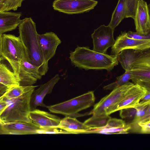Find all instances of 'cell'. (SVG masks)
<instances>
[{
    "mask_svg": "<svg viewBox=\"0 0 150 150\" xmlns=\"http://www.w3.org/2000/svg\"><path fill=\"white\" fill-rule=\"evenodd\" d=\"M70 54L69 58L73 64L86 70L105 69L110 71L118 63L117 55H109L86 47L77 46Z\"/></svg>",
    "mask_w": 150,
    "mask_h": 150,
    "instance_id": "1",
    "label": "cell"
},
{
    "mask_svg": "<svg viewBox=\"0 0 150 150\" xmlns=\"http://www.w3.org/2000/svg\"><path fill=\"white\" fill-rule=\"evenodd\" d=\"M18 27L19 36L26 52L27 61L39 67L41 75H45L48 71L43 65L35 23L31 18H26L22 20Z\"/></svg>",
    "mask_w": 150,
    "mask_h": 150,
    "instance_id": "2",
    "label": "cell"
},
{
    "mask_svg": "<svg viewBox=\"0 0 150 150\" xmlns=\"http://www.w3.org/2000/svg\"><path fill=\"white\" fill-rule=\"evenodd\" d=\"M25 59L26 52L19 36L6 34L0 35V61L8 62L18 81L20 63Z\"/></svg>",
    "mask_w": 150,
    "mask_h": 150,
    "instance_id": "3",
    "label": "cell"
},
{
    "mask_svg": "<svg viewBox=\"0 0 150 150\" xmlns=\"http://www.w3.org/2000/svg\"><path fill=\"white\" fill-rule=\"evenodd\" d=\"M35 89L32 88L20 96L14 99H8L0 96L6 101L7 106L0 114V123L32 122L29 116L31 111L30 100Z\"/></svg>",
    "mask_w": 150,
    "mask_h": 150,
    "instance_id": "4",
    "label": "cell"
},
{
    "mask_svg": "<svg viewBox=\"0 0 150 150\" xmlns=\"http://www.w3.org/2000/svg\"><path fill=\"white\" fill-rule=\"evenodd\" d=\"M95 96L90 91L65 101L46 106L50 112L71 117H79L84 115L78 112L91 106L94 103Z\"/></svg>",
    "mask_w": 150,
    "mask_h": 150,
    "instance_id": "5",
    "label": "cell"
},
{
    "mask_svg": "<svg viewBox=\"0 0 150 150\" xmlns=\"http://www.w3.org/2000/svg\"><path fill=\"white\" fill-rule=\"evenodd\" d=\"M134 83L129 81L113 89L108 95L102 98L94 106L89 114H106V111L120 101Z\"/></svg>",
    "mask_w": 150,
    "mask_h": 150,
    "instance_id": "6",
    "label": "cell"
},
{
    "mask_svg": "<svg viewBox=\"0 0 150 150\" xmlns=\"http://www.w3.org/2000/svg\"><path fill=\"white\" fill-rule=\"evenodd\" d=\"M98 3L93 0H55L53 3L54 9L69 14L88 12L93 9Z\"/></svg>",
    "mask_w": 150,
    "mask_h": 150,
    "instance_id": "7",
    "label": "cell"
},
{
    "mask_svg": "<svg viewBox=\"0 0 150 150\" xmlns=\"http://www.w3.org/2000/svg\"><path fill=\"white\" fill-rule=\"evenodd\" d=\"M150 49V40H141L129 37L127 32L122 33L118 36L111 48V54L117 55L122 51L132 49L142 52Z\"/></svg>",
    "mask_w": 150,
    "mask_h": 150,
    "instance_id": "8",
    "label": "cell"
},
{
    "mask_svg": "<svg viewBox=\"0 0 150 150\" xmlns=\"http://www.w3.org/2000/svg\"><path fill=\"white\" fill-rule=\"evenodd\" d=\"M114 30L108 25H103L94 30L91 35L93 40V50L102 53H106L108 49L114 45Z\"/></svg>",
    "mask_w": 150,
    "mask_h": 150,
    "instance_id": "9",
    "label": "cell"
},
{
    "mask_svg": "<svg viewBox=\"0 0 150 150\" xmlns=\"http://www.w3.org/2000/svg\"><path fill=\"white\" fill-rule=\"evenodd\" d=\"M147 91L139 85L134 84L120 101L106 111V114L109 115L122 109L134 108L139 104Z\"/></svg>",
    "mask_w": 150,
    "mask_h": 150,
    "instance_id": "10",
    "label": "cell"
},
{
    "mask_svg": "<svg viewBox=\"0 0 150 150\" xmlns=\"http://www.w3.org/2000/svg\"><path fill=\"white\" fill-rule=\"evenodd\" d=\"M38 36L43 65L48 71V61L55 55L57 48L61 41L57 35L52 32L38 34Z\"/></svg>",
    "mask_w": 150,
    "mask_h": 150,
    "instance_id": "11",
    "label": "cell"
},
{
    "mask_svg": "<svg viewBox=\"0 0 150 150\" xmlns=\"http://www.w3.org/2000/svg\"><path fill=\"white\" fill-rule=\"evenodd\" d=\"M41 129L32 122L26 123L14 122L8 123H0L1 134L25 135L38 134V131Z\"/></svg>",
    "mask_w": 150,
    "mask_h": 150,
    "instance_id": "12",
    "label": "cell"
},
{
    "mask_svg": "<svg viewBox=\"0 0 150 150\" xmlns=\"http://www.w3.org/2000/svg\"><path fill=\"white\" fill-rule=\"evenodd\" d=\"M130 71L132 80L150 79V49L140 53L133 63Z\"/></svg>",
    "mask_w": 150,
    "mask_h": 150,
    "instance_id": "13",
    "label": "cell"
},
{
    "mask_svg": "<svg viewBox=\"0 0 150 150\" xmlns=\"http://www.w3.org/2000/svg\"><path fill=\"white\" fill-rule=\"evenodd\" d=\"M42 76L39 67L31 64L25 59L21 62L18 74L20 86L33 85L38 80L41 79Z\"/></svg>",
    "mask_w": 150,
    "mask_h": 150,
    "instance_id": "14",
    "label": "cell"
},
{
    "mask_svg": "<svg viewBox=\"0 0 150 150\" xmlns=\"http://www.w3.org/2000/svg\"><path fill=\"white\" fill-rule=\"evenodd\" d=\"M60 79L59 74H56L45 83L40 85L33 91L31 96L30 105L31 110L36 109L38 106L46 107L43 100L46 95L51 93L55 84Z\"/></svg>",
    "mask_w": 150,
    "mask_h": 150,
    "instance_id": "15",
    "label": "cell"
},
{
    "mask_svg": "<svg viewBox=\"0 0 150 150\" xmlns=\"http://www.w3.org/2000/svg\"><path fill=\"white\" fill-rule=\"evenodd\" d=\"M136 32L142 34L150 30V18L147 5L144 0H139L134 19Z\"/></svg>",
    "mask_w": 150,
    "mask_h": 150,
    "instance_id": "16",
    "label": "cell"
},
{
    "mask_svg": "<svg viewBox=\"0 0 150 150\" xmlns=\"http://www.w3.org/2000/svg\"><path fill=\"white\" fill-rule=\"evenodd\" d=\"M29 116L31 122L43 129L57 128L61 120V119L56 115L36 109L31 110Z\"/></svg>",
    "mask_w": 150,
    "mask_h": 150,
    "instance_id": "17",
    "label": "cell"
},
{
    "mask_svg": "<svg viewBox=\"0 0 150 150\" xmlns=\"http://www.w3.org/2000/svg\"><path fill=\"white\" fill-rule=\"evenodd\" d=\"M57 128L64 130L69 134L89 133L93 128L88 126L79 121L75 118L66 116L61 119Z\"/></svg>",
    "mask_w": 150,
    "mask_h": 150,
    "instance_id": "18",
    "label": "cell"
},
{
    "mask_svg": "<svg viewBox=\"0 0 150 150\" xmlns=\"http://www.w3.org/2000/svg\"><path fill=\"white\" fill-rule=\"evenodd\" d=\"M20 86V83L13 72L3 63H0V96L11 88Z\"/></svg>",
    "mask_w": 150,
    "mask_h": 150,
    "instance_id": "19",
    "label": "cell"
},
{
    "mask_svg": "<svg viewBox=\"0 0 150 150\" xmlns=\"http://www.w3.org/2000/svg\"><path fill=\"white\" fill-rule=\"evenodd\" d=\"M21 13L8 11L0 12V35L15 30L21 23Z\"/></svg>",
    "mask_w": 150,
    "mask_h": 150,
    "instance_id": "20",
    "label": "cell"
},
{
    "mask_svg": "<svg viewBox=\"0 0 150 150\" xmlns=\"http://www.w3.org/2000/svg\"><path fill=\"white\" fill-rule=\"evenodd\" d=\"M141 52L132 49L123 50L117 54L118 61L125 71H130L133 63Z\"/></svg>",
    "mask_w": 150,
    "mask_h": 150,
    "instance_id": "21",
    "label": "cell"
},
{
    "mask_svg": "<svg viewBox=\"0 0 150 150\" xmlns=\"http://www.w3.org/2000/svg\"><path fill=\"white\" fill-rule=\"evenodd\" d=\"M127 8L126 0H119L108 25L114 29L125 18H127Z\"/></svg>",
    "mask_w": 150,
    "mask_h": 150,
    "instance_id": "22",
    "label": "cell"
},
{
    "mask_svg": "<svg viewBox=\"0 0 150 150\" xmlns=\"http://www.w3.org/2000/svg\"><path fill=\"white\" fill-rule=\"evenodd\" d=\"M111 117L107 114L93 115L83 122L86 125L95 128H100L105 127Z\"/></svg>",
    "mask_w": 150,
    "mask_h": 150,
    "instance_id": "23",
    "label": "cell"
},
{
    "mask_svg": "<svg viewBox=\"0 0 150 150\" xmlns=\"http://www.w3.org/2000/svg\"><path fill=\"white\" fill-rule=\"evenodd\" d=\"M38 86L32 85L29 86H18L14 87L8 90L1 96L8 99L15 98L20 96L30 89L35 88Z\"/></svg>",
    "mask_w": 150,
    "mask_h": 150,
    "instance_id": "24",
    "label": "cell"
},
{
    "mask_svg": "<svg viewBox=\"0 0 150 150\" xmlns=\"http://www.w3.org/2000/svg\"><path fill=\"white\" fill-rule=\"evenodd\" d=\"M116 81L103 87L104 90H113L115 88L122 86L132 80V76L130 71H125L122 75L117 77Z\"/></svg>",
    "mask_w": 150,
    "mask_h": 150,
    "instance_id": "25",
    "label": "cell"
},
{
    "mask_svg": "<svg viewBox=\"0 0 150 150\" xmlns=\"http://www.w3.org/2000/svg\"><path fill=\"white\" fill-rule=\"evenodd\" d=\"M25 0H0V12L16 11Z\"/></svg>",
    "mask_w": 150,
    "mask_h": 150,
    "instance_id": "26",
    "label": "cell"
},
{
    "mask_svg": "<svg viewBox=\"0 0 150 150\" xmlns=\"http://www.w3.org/2000/svg\"><path fill=\"white\" fill-rule=\"evenodd\" d=\"M150 103V102L143 103H139L134 107L136 110V112L134 119L130 124L133 126V127L136 128L137 122L144 115Z\"/></svg>",
    "mask_w": 150,
    "mask_h": 150,
    "instance_id": "27",
    "label": "cell"
},
{
    "mask_svg": "<svg viewBox=\"0 0 150 150\" xmlns=\"http://www.w3.org/2000/svg\"><path fill=\"white\" fill-rule=\"evenodd\" d=\"M126 124L125 121L122 120L111 118L105 127L100 128L118 127L125 126Z\"/></svg>",
    "mask_w": 150,
    "mask_h": 150,
    "instance_id": "28",
    "label": "cell"
},
{
    "mask_svg": "<svg viewBox=\"0 0 150 150\" xmlns=\"http://www.w3.org/2000/svg\"><path fill=\"white\" fill-rule=\"evenodd\" d=\"M120 110V116L123 119L134 117L136 112V110L134 108H125Z\"/></svg>",
    "mask_w": 150,
    "mask_h": 150,
    "instance_id": "29",
    "label": "cell"
},
{
    "mask_svg": "<svg viewBox=\"0 0 150 150\" xmlns=\"http://www.w3.org/2000/svg\"><path fill=\"white\" fill-rule=\"evenodd\" d=\"M127 34L129 37L132 38L141 40H150V30L146 34H142L131 31L127 32Z\"/></svg>",
    "mask_w": 150,
    "mask_h": 150,
    "instance_id": "30",
    "label": "cell"
},
{
    "mask_svg": "<svg viewBox=\"0 0 150 150\" xmlns=\"http://www.w3.org/2000/svg\"><path fill=\"white\" fill-rule=\"evenodd\" d=\"M132 81L134 84H139L144 88L147 91H150V79H140Z\"/></svg>",
    "mask_w": 150,
    "mask_h": 150,
    "instance_id": "31",
    "label": "cell"
},
{
    "mask_svg": "<svg viewBox=\"0 0 150 150\" xmlns=\"http://www.w3.org/2000/svg\"><path fill=\"white\" fill-rule=\"evenodd\" d=\"M137 129L143 134H150V120L145 122L139 123Z\"/></svg>",
    "mask_w": 150,
    "mask_h": 150,
    "instance_id": "32",
    "label": "cell"
},
{
    "mask_svg": "<svg viewBox=\"0 0 150 150\" xmlns=\"http://www.w3.org/2000/svg\"><path fill=\"white\" fill-rule=\"evenodd\" d=\"M150 120V103L144 115L137 122L136 130H137L138 125L139 124L145 122Z\"/></svg>",
    "mask_w": 150,
    "mask_h": 150,
    "instance_id": "33",
    "label": "cell"
},
{
    "mask_svg": "<svg viewBox=\"0 0 150 150\" xmlns=\"http://www.w3.org/2000/svg\"><path fill=\"white\" fill-rule=\"evenodd\" d=\"M7 106V103L6 100L0 98V114L3 112Z\"/></svg>",
    "mask_w": 150,
    "mask_h": 150,
    "instance_id": "34",
    "label": "cell"
},
{
    "mask_svg": "<svg viewBox=\"0 0 150 150\" xmlns=\"http://www.w3.org/2000/svg\"><path fill=\"white\" fill-rule=\"evenodd\" d=\"M150 102V91H147L145 95L141 100L139 103H143Z\"/></svg>",
    "mask_w": 150,
    "mask_h": 150,
    "instance_id": "35",
    "label": "cell"
},
{
    "mask_svg": "<svg viewBox=\"0 0 150 150\" xmlns=\"http://www.w3.org/2000/svg\"><path fill=\"white\" fill-rule=\"evenodd\" d=\"M148 7L149 11V13L150 18V3L149 4V5H148Z\"/></svg>",
    "mask_w": 150,
    "mask_h": 150,
    "instance_id": "36",
    "label": "cell"
}]
</instances>
